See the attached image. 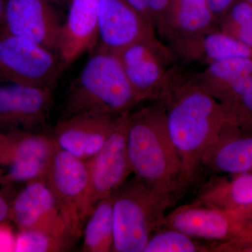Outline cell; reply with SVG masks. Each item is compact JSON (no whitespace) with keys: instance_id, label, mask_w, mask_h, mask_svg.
I'll return each instance as SVG.
<instances>
[{"instance_id":"6da1fadb","label":"cell","mask_w":252,"mask_h":252,"mask_svg":"<svg viewBox=\"0 0 252 252\" xmlns=\"http://www.w3.org/2000/svg\"><path fill=\"white\" fill-rule=\"evenodd\" d=\"M158 99L165 107L169 134L182 160L185 193L200 178L203 154L230 119L224 106L202 85L198 69L180 61L167 73Z\"/></svg>"},{"instance_id":"7a4b0ae2","label":"cell","mask_w":252,"mask_h":252,"mask_svg":"<svg viewBox=\"0 0 252 252\" xmlns=\"http://www.w3.org/2000/svg\"><path fill=\"white\" fill-rule=\"evenodd\" d=\"M127 149L134 176L177 198L183 193L182 160L170 138L160 99L143 101L129 112Z\"/></svg>"},{"instance_id":"3957f363","label":"cell","mask_w":252,"mask_h":252,"mask_svg":"<svg viewBox=\"0 0 252 252\" xmlns=\"http://www.w3.org/2000/svg\"><path fill=\"white\" fill-rule=\"evenodd\" d=\"M140 102L119 56L97 45L69 87L63 118L87 113L121 114Z\"/></svg>"},{"instance_id":"277c9868","label":"cell","mask_w":252,"mask_h":252,"mask_svg":"<svg viewBox=\"0 0 252 252\" xmlns=\"http://www.w3.org/2000/svg\"><path fill=\"white\" fill-rule=\"evenodd\" d=\"M114 252H143L163 225L177 197L171 192L129 177L114 192Z\"/></svg>"},{"instance_id":"5b68a950","label":"cell","mask_w":252,"mask_h":252,"mask_svg":"<svg viewBox=\"0 0 252 252\" xmlns=\"http://www.w3.org/2000/svg\"><path fill=\"white\" fill-rule=\"evenodd\" d=\"M45 182L59 205L67 238L73 243L82 236L87 220V162L57 147L50 162Z\"/></svg>"},{"instance_id":"8992f818","label":"cell","mask_w":252,"mask_h":252,"mask_svg":"<svg viewBox=\"0 0 252 252\" xmlns=\"http://www.w3.org/2000/svg\"><path fill=\"white\" fill-rule=\"evenodd\" d=\"M63 69L59 54L34 41L9 34L0 38V84L54 90Z\"/></svg>"},{"instance_id":"52a82bcc","label":"cell","mask_w":252,"mask_h":252,"mask_svg":"<svg viewBox=\"0 0 252 252\" xmlns=\"http://www.w3.org/2000/svg\"><path fill=\"white\" fill-rule=\"evenodd\" d=\"M129 112L119 116L103 147L86 160L89 172L85 207L87 219L99 201L110 196L132 174L127 149Z\"/></svg>"},{"instance_id":"ba28073f","label":"cell","mask_w":252,"mask_h":252,"mask_svg":"<svg viewBox=\"0 0 252 252\" xmlns=\"http://www.w3.org/2000/svg\"><path fill=\"white\" fill-rule=\"evenodd\" d=\"M117 54L140 102L158 98L167 73L179 62L171 49L156 35L134 43Z\"/></svg>"},{"instance_id":"9c48e42d","label":"cell","mask_w":252,"mask_h":252,"mask_svg":"<svg viewBox=\"0 0 252 252\" xmlns=\"http://www.w3.org/2000/svg\"><path fill=\"white\" fill-rule=\"evenodd\" d=\"M54 91L40 86L0 84V132H39L52 110Z\"/></svg>"},{"instance_id":"30bf717a","label":"cell","mask_w":252,"mask_h":252,"mask_svg":"<svg viewBox=\"0 0 252 252\" xmlns=\"http://www.w3.org/2000/svg\"><path fill=\"white\" fill-rule=\"evenodd\" d=\"M49 0H6V34L20 36L59 54L61 26Z\"/></svg>"},{"instance_id":"8fae6325","label":"cell","mask_w":252,"mask_h":252,"mask_svg":"<svg viewBox=\"0 0 252 252\" xmlns=\"http://www.w3.org/2000/svg\"><path fill=\"white\" fill-rule=\"evenodd\" d=\"M252 170V127L222 124L202 158V174L235 175Z\"/></svg>"},{"instance_id":"7c38bea8","label":"cell","mask_w":252,"mask_h":252,"mask_svg":"<svg viewBox=\"0 0 252 252\" xmlns=\"http://www.w3.org/2000/svg\"><path fill=\"white\" fill-rule=\"evenodd\" d=\"M19 230H36L68 239L59 205L45 181L30 182L10 206L9 217Z\"/></svg>"},{"instance_id":"4fadbf2b","label":"cell","mask_w":252,"mask_h":252,"mask_svg":"<svg viewBox=\"0 0 252 252\" xmlns=\"http://www.w3.org/2000/svg\"><path fill=\"white\" fill-rule=\"evenodd\" d=\"M162 225L217 245L233 238L241 230L234 212L198 200L167 214Z\"/></svg>"},{"instance_id":"5bb4252c","label":"cell","mask_w":252,"mask_h":252,"mask_svg":"<svg viewBox=\"0 0 252 252\" xmlns=\"http://www.w3.org/2000/svg\"><path fill=\"white\" fill-rule=\"evenodd\" d=\"M120 114L87 113L62 118L53 138L59 148L80 160H89L103 147Z\"/></svg>"},{"instance_id":"9a60e30c","label":"cell","mask_w":252,"mask_h":252,"mask_svg":"<svg viewBox=\"0 0 252 252\" xmlns=\"http://www.w3.org/2000/svg\"><path fill=\"white\" fill-rule=\"evenodd\" d=\"M97 31V45L115 54L156 35L155 28L124 0H101Z\"/></svg>"},{"instance_id":"2e32d148","label":"cell","mask_w":252,"mask_h":252,"mask_svg":"<svg viewBox=\"0 0 252 252\" xmlns=\"http://www.w3.org/2000/svg\"><path fill=\"white\" fill-rule=\"evenodd\" d=\"M101 0H71L61 26L59 56L65 69L98 44L97 19Z\"/></svg>"},{"instance_id":"e0dca14e","label":"cell","mask_w":252,"mask_h":252,"mask_svg":"<svg viewBox=\"0 0 252 252\" xmlns=\"http://www.w3.org/2000/svg\"><path fill=\"white\" fill-rule=\"evenodd\" d=\"M180 62L195 67L232 59L251 57L252 51L218 28L166 44Z\"/></svg>"},{"instance_id":"ac0fdd59","label":"cell","mask_w":252,"mask_h":252,"mask_svg":"<svg viewBox=\"0 0 252 252\" xmlns=\"http://www.w3.org/2000/svg\"><path fill=\"white\" fill-rule=\"evenodd\" d=\"M202 85L223 105L235 102L252 89V58L217 61L198 70Z\"/></svg>"},{"instance_id":"d6986e66","label":"cell","mask_w":252,"mask_h":252,"mask_svg":"<svg viewBox=\"0 0 252 252\" xmlns=\"http://www.w3.org/2000/svg\"><path fill=\"white\" fill-rule=\"evenodd\" d=\"M217 24L218 20L206 0H172L155 31L162 41L169 44L216 29Z\"/></svg>"},{"instance_id":"ffe728a7","label":"cell","mask_w":252,"mask_h":252,"mask_svg":"<svg viewBox=\"0 0 252 252\" xmlns=\"http://www.w3.org/2000/svg\"><path fill=\"white\" fill-rule=\"evenodd\" d=\"M58 146L40 132H0V170L29 161L49 162Z\"/></svg>"},{"instance_id":"44dd1931","label":"cell","mask_w":252,"mask_h":252,"mask_svg":"<svg viewBox=\"0 0 252 252\" xmlns=\"http://www.w3.org/2000/svg\"><path fill=\"white\" fill-rule=\"evenodd\" d=\"M196 200L227 211L252 205V170L226 178L211 179L199 190Z\"/></svg>"},{"instance_id":"7402d4cb","label":"cell","mask_w":252,"mask_h":252,"mask_svg":"<svg viewBox=\"0 0 252 252\" xmlns=\"http://www.w3.org/2000/svg\"><path fill=\"white\" fill-rule=\"evenodd\" d=\"M114 197L99 201L86 220L83 230L86 252H114Z\"/></svg>"},{"instance_id":"603a6c76","label":"cell","mask_w":252,"mask_h":252,"mask_svg":"<svg viewBox=\"0 0 252 252\" xmlns=\"http://www.w3.org/2000/svg\"><path fill=\"white\" fill-rule=\"evenodd\" d=\"M216 245L162 225L150 237L143 252H214Z\"/></svg>"},{"instance_id":"cb8c5ba5","label":"cell","mask_w":252,"mask_h":252,"mask_svg":"<svg viewBox=\"0 0 252 252\" xmlns=\"http://www.w3.org/2000/svg\"><path fill=\"white\" fill-rule=\"evenodd\" d=\"M217 27L252 51V6L248 2L236 0L218 20Z\"/></svg>"},{"instance_id":"d4e9b609","label":"cell","mask_w":252,"mask_h":252,"mask_svg":"<svg viewBox=\"0 0 252 252\" xmlns=\"http://www.w3.org/2000/svg\"><path fill=\"white\" fill-rule=\"evenodd\" d=\"M70 242L36 230H20L15 238V252H55L67 250Z\"/></svg>"},{"instance_id":"484cf974","label":"cell","mask_w":252,"mask_h":252,"mask_svg":"<svg viewBox=\"0 0 252 252\" xmlns=\"http://www.w3.org/2000/svg\"><path fill=\"white\" fill-rule=\"evenodd\" d=\"M154 28L171 6L172 0H124Z\"/></svg>"},{"instance_id":"4316f807","label":"cell","mask_w":252,"mask_h":252,"mask_svg":"<svg viewBox=\"0 0 252 252\" xmlns=\"http://www.w3.org/2000/svg\"><path fill=\"white\" fill-rule=\"evenodd\" d=\"M223 106L230 120L241 126L252 127V89L235 102Z\"/></svg>"},{"instance_id":"83f0119b","label":"cell","mask_w":252,"mask_h":252,"mask_svg":"<svg viewBox=\"0 0 252 252\" xmlns=\"http://www.w3.org/2000/svg\"><path fill=\"white\" fill-rule=\"evenodd\" d=\"M214 252H252V230H242L233 238L217 244Z\"/></svg>"},{"instance_id":"f1b7e54d","label":"cell","mask_w":252,"mask_h":252,"mask_svg":"<svg viewBox=\"0 0 252 252\" xmlns=\"http://www.w3.org/2000/svg\"><path fill=\"white\" fill-rule=\"evenodd\" d=\"M5 221L0 223V252H14L16 235Z\"/></svg>"},{"instance_id":"f546056e","label":"cell","mask_w":252,"mask_h":252,"mask_svg":"<svg viewBox=\"0 0 252 252\" xmlns=\"http://www.w3.org/2000/svg\"><path fill=\"white\" fill-rule=\"evenodd\" d=\"M212 14L217 20L221 18L233 6L236 0H206Z\"/></svg>"},{"instance_id":"4dcf8cb0","label":"cell","mask_w":252,"mask_h":252,"mask_svg":"<svg viewBox=\"0 0 252 252\" xmlns=\"http://www.w3.org/2000/svg\"><path fill=\"white\" fill-rule=\"evenodd\" d=\"M233 212L238 219L241 230H252V205L250 206L240 207L233 210Z\"/></svg>"},{"instance_id":"1f68e13d","label":"cell","mask_w":252,"mask_h":252,"mask_svg":"<svg viewBox=\"0 0 252 252\" xmlns=\"http://www.w3.org/2000/svg\"><path fill=\"white\" fill-rule=\"evenodd\" d=\"M1 170H0V175ZM10 206L11 204L8 203L7 200L5 198L4 195L0 193V223L5 221L9 219Z\"/></svg>"},{"instance_id":"d6a6232c","label":"cell","mask_w":252,"mask_h":252,"mask_svg":"<svg viewBox=\"0 0 252 252\" xmlns=\"http://www.w3.org/2000/svg\"><path fill=\"white\" fill-rule=\"evenodd\" d=\"M6 0H0V38L6 34L5 27V10Z\"/></svg>"},{"instance_id":"836d02e7","label":"cell","mask_w":252,"mask_h":252,"mask_svg":"<svg viewBox=\"0 0 252 252\" xmlns=\"http://www.w3.org/2000/svg\"><path fill=\"white\" fill-rule=\"evenodd\" d=\"M51 4H64L66 3L69 4L71 0H49Z\"/></svg>"},{"instance_id":"e575fe53","label":"cell","mask_w":252,"mask_h":252,"mask_svg":"<svg viewBox=\"0 0 252 252\" xmlns=\"http://www.w3.org/2000/svg\"><path fill=\"white\" fill-rule=\"evenodd\" d=\"M244 1H246V2H248L249 4L251 5L252 6V0H244Z\"/></svg>"}]
</instances>
